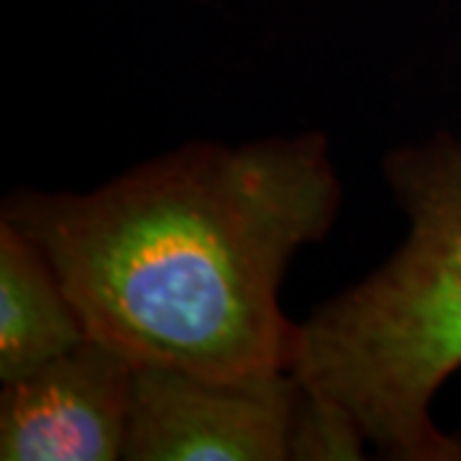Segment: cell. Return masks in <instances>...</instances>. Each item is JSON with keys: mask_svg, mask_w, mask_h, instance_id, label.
Masks as SVG:
<instances>
[{"mask_svg": "<svg viewBox=\"0 0 461 461\" xmlns=\"http://www.w3.org/2000/svg\"><path fill=\"white\" fill-rule=\"evenodd\" d=\"M339 211L329 141L311 131L187 141L93 193L16 190L0 221L41 249L87 336L133 364L259 375L295 364L282 277Z\"/></svg>", "mask_w": 461, "mask_h": 461, "instance_id": "6da1fadb", "label": "cell"}, {"mask_svg": "<svg viewBox=\"0 0 461 461\" xmlns=\"http://www.w3.org/2000/svg\"><path fill=\"white\" fill-rule=\"evenodd\" d=\"M382 175L411 229L387 262L300 323L297 384L397 461H461L430 402L461 369V136L395 147Z\"/></svg>", "mask_w": 461, "mask_h": 461, "instance_id": "7a4b0ae2", "label": "cell"}, {"mask_svg": "<svg viewBox=\"0 0 461 461\" xmlns=\"http://www.w3.org/2000/svg\"><path fill=\"white\" fill-rule=\"evenodd\" d=\"M297 400L293 372L205 375L136 364L123 459H290Z\"/></svg>", "mask_w": 461, "mask_h": 461, "instance_id": "3957f363", "label": "cell"}, {"mask_svg": "<svg viewBox=\"0 0 461 461\" xmlns=\"http://www.w3.org/2000/svg\"><path fill=\"white\" fill-rule=\"evenodd\" d=\"M133 366L113 346L87 336L0 393L3 461L123 459Z\"/></svg>", "mask_w": 461, "mask_h": 461, "instance_id": "277c9868", "label": "cell"}, {"mask_svg": "<svg viewBox=\"0 0 461 461\" xmlns=\"http://www.w3.org/2000/svg\"><path fill=\"white\" fill-rule=\"evenodd\" d=\"M87 339L41 249L0 221V379L29 375Z\"/></svg>", "mask_w": 461, "mask_h": 461, "instance_id": "5b68a950", "label": "cell"}, {"mask_svg": "<svg viewBox=\"0 0 461 461\" xmlns=\"http://www.w3.org/2000/svg\"><path fill=\"white\" fill-rule=\"evenodd\" d=\"M364 441L362 429L348 412L300 387L290 430V459H362Z\"/></svg>", "mask_w": 461, "mask_h": 461, "instance_id": "8992f818", "label": "cell"}]
</instances>
